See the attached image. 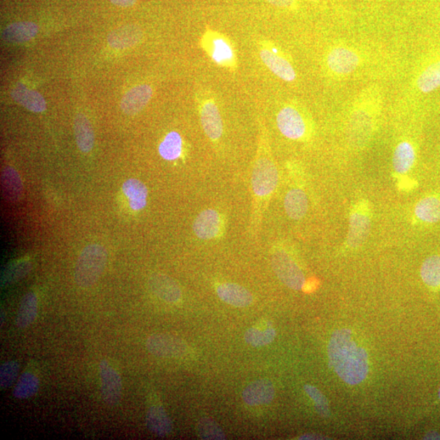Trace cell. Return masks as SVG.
Here are the masks:
<instances>
[{
  "label": "cell",
  "instance_id": "1",
  "mask_svg": "<svg viewBox=\"0 0 440 440\" xmlns=\"http://www.w3.org/2000/svg\"><path fill=\"white\" fill-rule=\"evenodd\" d=\"M278 183L279 172L269 145L267 128L261 123L251 176L253 203L250 229L252 236L259 233L263 214Z\"/></svg>",
  "mask_w": 440,
  "mask_h": 440
},
{
  "label": "cell",
  "instance_id": "2",
  "mask_svg": "<svg viewBox=\"0 0 440 440\" xmlns=\"http://www.w3.org/2000/svg\"><path fill=\"white\" fill-rule=\"evenodd\" d=\"M329 362L340 379L349 385H358L369 374V355L358 347L348 329L336 330L328 347Z\"/></svg>",
  "mask_w": 440,
  "mask_h": 440
},
{
  "label": "cell",
  "instance_id": "3",
  "mask_svg": "<svg viewBox=\"0 0 440 440\" xmlns=\"http://www.w3.org/2000/svg\"><path fill=\"white\" fill-rule=\"evenodd\" d=\"M199 46L214 64L231 73L238 70L234 44L224 33L206 26L199 39Z\"/></svg>",
  "mask_w": 440,
  "mask_h": 440
},
{
  "label": "cell",
  "instance_id": "4",
  "mask_svg": "<svg viewBox=\"0 0 440 440\" xmlns=\"http://www.w3.org/2000/svg\"><path fill=\"white\" fill-rule=\"evenodd\" d=\"M108 261L105 247L98 244L86 246L78 257L75 269L76 284L87 289L97 283Z\"/></svg>",
  "mask_w": 440,
  "mask_h": 440
},
{
  "label": "cell",
  "instance_id": "5",
  "mask_svg": "<svg viewBox=\"0 0 440 440\" xmlns=\"http://www.w3.org/2000/svg\"><path fill=\"white\" fill-rule=\"evenodd\" d=\"M197 105L203 132L213 144L219 143L223 137L224 124L216 98L211 90L199 88Z\"/></svg>",
  "mask_w": 440,
  "mask_h": 440
},
{
  "label": "cell",
  "instance_id": "6",
  "mask_svg": "<svg viewBox=\"0 0 440 440\" xmlns=\"http://www.w3.org/2000/svg\"><path fill=\"white\" fill-rule=\"evenodd\" d=\"M374 99H361L352 110L349 120V137L357 146H362L368 142L374 128L377 106Z\"/></svg>",
  "mask_w": 440,
  "mask_h": 440
},
{
  "label": "cell",
  "instance_id": "7",
  "mask_svg": "<svg viewBox=\"0 0 440 440\" xmlns=\"http://www.w3.org/2000/svg\"><path fill=\"white\" fill-rule=\"evenodd\" d=\"M276 125L285 137L292 140H306L311 133V122L296 105L287 104L276 115Z\"/></svg>",
  "mask_w": 440,
  "mask_h": 440
},
{
  "label": "cell",
  "instance_id": "8",
  "mask_svg": "<svg viewBox=\"0 0 440 440\" xmlns=\"http://www.w3.org/2000/svg\"><path fill=\"white\" fill-rule=\"evenodd\" d=\"M273 271L282 283L293 290H302L306 283L305 276L290 253L281 246H276L272 253Z\"/></svg>",
  "mask_w": 440,
  "mask_h": 440
},
{
  "label": "cell",
  "instance_id": "9",
  "mask_svg": "<svg viewBox=\"0 0 440 440\" xmlns=\"http://www.w3.org/2000/svg\"><path fill=\"white\" fill-rule=\"evenodd\" d=\"M258 50L263 63L276 76L288 83L295 80L296 72L295 68L273 43L267 41V39L259 41L258 42Z\"/></svg>",
  "mask_w": 440,
  "mask_h": 440
},
{
  "label": "cell",
  "instance_id": "10",
  "mask_svg": "<svg viewBox=\"0 0 440 440\" xmlns=\"http://www.w3.org/2000/svg\"><path fill=\"white\" fill-rule=\"evenodd\" d=\"M372 224L371 209L366 201H360L353 206L349 217L347 244L352 249H357L368 238Z\"/></svg>",
  "mask_w": 440,
  "mask_h": 440
},
{
  "label": "cell",
  "instance_id": "11",
  "mask_svg": "<svg viewBox=\"0 0 440 440\" xmlns=\"http://www.w3.org/2000/svg\"><path fill=\"white\" fill-rule=\"evenodd\" d=\"M226 219L216 209L203 210L196 217L193 224L194 233L197 239L203 241L216 240L225 233Z\"/></svg>",
  "mask_w": 440,
  "mask_h": 440
},
{
  "label": "cell",
  "instance_id": "12",
  "mask_svg": "<svg viewBox=\"0 0 440 440\" xmlns=\"http://www.w3.org/2000/svg\"><path fill=\"white\" fill-rule=\"evenodd\" d=\"M148 351L159 357H180L187 353L188 346L182 338L169 335H153L146 342Z\"/></svg>",
  "mask_w": 440,
  "mask_h": 440
},
{
  "label": "cell",
  "instance_id": "13",
  "mask_svg": "<svg viewBox=\"0 0 440 440\" xmlns=\"http://www.w3.org/2000/svg\"><path fill=\"white\" fill-rule=\"evenodd\" d=\"M326 64L335 75H348L360 64V56L353 49L338 46L332 48L327 55Z\"/></svg>",
  "mask_w": 440,
  "mask_h": 440
},
{
  "label": "cell",
  "instance_id": "14",
  "mask_svg": "<svg viewBox=\"0 0 440 440\" xmlns=\"http://www.w3.org/2000/svg\"><path fill=\"white\" fill-rule=\"evenodd\" d=\"M100 376L101 393L105 403L117 404L122 397V383L120 375L108 361L103 360L100 364Z\"/></svg>",
  "mask_w": 440,
  "mask_h": 440
},
{
  "label": "cell",
  "instance_id": "15",
  "mask_svg": "<svg viewBox=\"0 0 440 440\" xmlns=\"http://www.w3.org/2000/svg\"><path fill=\"white\" fill-rule=\"evenodd\" d=\"M149 286L151 291L162 301L177 303L182 300V290L170 276L162 273L153 274L150 276Z\"/></svg>",
  "mask_w": 440,
  "mask_h": 440
},
{
  "label": "cell",
  "instance_id": "16",
  "mask_svg": "<svg viewBox=\"0 0 440 440\" xmlns=\"http://www.w3.org/2000/svg\"><path fill=\"white\" fill-rule=\"evenodd\" d=\"M153 89L147 84L135 86L128 91L121 100V109L127 115H137L148 105Z\"/></svg>",
  "mask_w": 440,
  "mask_h": 440
},
{
  "label": "cell",
  "instance_id": "17",
  "mask_svg": "<svg viewBox=\"0 0 440 440\" xmlns=\"http://www.w3.org/2000/svg\"><path fill=\"white\" fill-rule=\"evenodd\" d=\"M275 397V388L272 382L259 379L251 383L242 392L244 402L251 406L268 404Z\"/></svg>",
  "mask_w": 440,
  "mask_h": 440
},
{
  "label": "cell",
  "instance_id": "18",
  "mask_svg": "<svg viewBox=\"0 0 440 440\" xmlns=\"http://www.w3.org/2000/svg\"><path fill=\"white\" fill-rule=\"evenodd\" d=\"M216 293L220 300L236 308L250 306L253 301L252 293L245 287L229 282L218 285Z\"/></svg>",
  "mask_w": 440,
  "mask_h": 440
},
{
  "label": "cell",
  "instance_id": "19",
  "mask_svg": "<svg viewBox=\"0 0 440 440\" xmlns=\"http://www.w3.org/2000/svg\"><path fill=\"white\" fill-rule=\"evenodd\" d=\"M308 206V197L303 189L293 188L287 192L284 199V207L290 219H302L306 216Z\"/></svg>",
  "mask_w": 440,
  "mask_h": 440
},
{
  "label": "cell",
  "instance_id": "20",
  "mask_svg": "<svg viewBox=\"0 0 440 440\" xmlns=\"http://www.w3.org/2000/svg\"><path fill=\"white\" fill-rule=\"evenodd\" d=\"M143 33L135 26H125L112 31L107 41L112 48L125 49L135 46L142 39Z\"/></svg>",
  "mask_w": 440,
  "mask_h": 440
},
{
  "label": "cell",
  "instance_id": "21",
  "mask_svg": "<svg viewBox=\"0 0 440 440\" xmlns=\"http://www.w3.org/2000/svg\"><path fill=\"white\" fill-rule=\"evenodd\" d=\"M16 103L31 112H41L46 110V103L41 93L26 88L24 84H16L11 93Z\"/></svg>",
  "mask_w": 440,
  "mask_h": 440
},
{
  "label": "cell",
  "instance_id": "22",
  "mask_svg": "<svg viewBox=\"0 0 440 440\" xmlns=\"http://www.w3.org/2000/svg\"><path fill=\"white\" fill-rule=\"evenodd\" d=\"M146 424L157 436L165 437L172 431V420L162 406H153L147 412Z\"/></svg>",
  "mask_w": 440,
  "mask_h": 440
},
{
  "label": "cell",
  "instance_id": "23",
  "mask_svg": "<svg viewBox=\"0 0 440 440\" xmlns=\"http://www.w3.org/2000/svg\"><path fill=\"white\" fill-rule=\"evenodd\" d=\"M73 129L78 149L88 154L93 149L95 135L91 122L83 114H78L73 122Z\"/></svg>",
  "mask_w": 440,
  "mask_h": 440
},
{
  "label": "cell",
  "instance_id": "24",
  "mask_svg": "<svg viewBox=\"0 0 440 440\" xmlns=\"http://www.w3.org/2000/svg\"><path fill=\"white\" fill-rule=\"evenodd\" d=\"M122 191L132 210H143L146 206L149 192L142 182L137 179H129L122 184Z\"/></svg>",
  "mask_w": 440,
  "mask_h": 440
},
{
  "label": "cell",
  "instance_id": "25",
  "mask_svg": "<svg viewBox=\"0 0 440 440\" xmlns=\"http://www.w3.org/2000/svg\"><path fill=\"white\" fill-rule=\"evenodd\" d=\"M1 180L5 199L14 203L20 201L23 194V184L19 172L13 167H6L3 170Z\"/></svg>",
  "mask_w": 440,
  "mask_h": 440
},
{
  "label": "cell",
  "instance_id": "26",
  "mask_svg": "<svg viewBox=\"0 0 440 440\" xmlns=\"http://www.w3.org/2000/svg\"><path fill=\"white\" fill-rule=\"evenodd\" d=\"M416 153L413 145L409 141H402L394 150L392 164L394 172L399 174L408 173L413 168Z\"/></svg>",
  "mask_w": 440,
  "mask_h": 440
},
{
  "label": "cell",
  "instance_id": "27",
  "mask_svg": "<svg viewBox=\"0 0 440 440\" xmlns=\"http://www.w3.org/2000/svg\"><path fill=\"white\" fill-rule=\"evenodd\" d=\"M38 26L33 22H18L5 28L2 36L4 41L20 43L31 41L38 33Z\"/></svg>",
  "mask_w": 440,
  "mask_h": 440
},
{
  "label": "cell",
  "instance_id": "28",
  "mask_svg": "<svg viewBox=\"0 0 440 440\" xmlns=\"http://www.w3.org/2000/svg\"><path fill=\"white\" fill-rule=\"evenodd\" d=\"M414 214L422 223L436 224L440 221V199L427 196L417 203Z\"/></svg>",
  "mask_w": 440,
  "mask_h": 440
},
{
  "label": "cell",
  "instance_id": "29",
  "mask_svg": "<svg viewBox=\"0 0 440 440\" xmlns=\"http://www.w3.org/2000/svg\"><path fill=\"white\" fill-rule=\"evenodd\" d=\"M38 300L35 293L29 292L22 298L16 318V325L20 329L27 328L36 319Z\"/></svg>",
  "mask_w": 440,
  "mask_h": 440
},
{
  "label": "cell",
  "instance_id": "30",
  "mask_svg": "<svg viewBox=\"0 0 440 440\" xmlns=\"http://www.w3.org/2000/svg\"><path fill=\"white\" fill-rule=\"evenodd\" d=\"M417 86L423 93H431L440 88V61L434 62L420 73Z\"/></svg>",
  "mask_w": 440,
  "mask_h": 440
},
{
  "label": "cell",
  "instance_id": "31",
  "mask_svg": "<svg viewBox=\"0 0 440 440\" xmlns=\"http://www.w3.org/2000/svg\"><path fill=\"white\" fill-rule=\"evenodd\" d=\"M183 140L177 132L168 133L159 145V154L162 159L173 161L182 154Z\"/></svg>",
  "mask_w": 440,
  "mask_h": 440
},
{
  "label": "cell",
  "instance_id": "32",
  "mask_svg": "<svg viewBox=\"0 0 440 440\" xmlns=\"http://www.w3.org/2000/svg\"><path fill=\"white\" fill-rule=\"evenodd\" d=\"M421 276L427 286L434 289L440 287V256H431L423 262Z\"/></svg>",
  "mask_w": 440,
  "mask_h": 440
},
{
  "label": "cell",
  "instance_id": "33",
  "mask_svg": "<svg viewBox=\"0 0 440 440\" xmlns=\"http://www.w3.org/2000/svg\"><path fill=\"white\" fill-rule=\"evenodd\" d=\"M276 332L272 325L268 323L266 327L261 329L253 327L248 330L245 334V340L253 347H263L274 340Z\"/></svg>",
  "mask_w": 440,
  "mask_h": 440
},
{
  "label": "cell",
  "instance_id": "34",
  "mask_svg": "<svg viewBox=\"0 0 440 440\" xmlns=\"http://www.w3.org/2000/svg\"><path fill=\"white\" fill-rule=\"evenodd\" d=\"M38 377L31 373L22 374L14 388V396L18 399H28L36 394L38 390Z\"/></svg>",
  "mask_w": 440,
  "mask_h": 440
},
{
  "label": "cell",
  "instance_id": "35",
  "mask_svg": "<svg viewBox=\"0 0 440 440\" xmlns=\"http://www.w3.org/2000/svg\"><path fill=\"white\" fill-rule=\"evenodd\" d=\"M31 264L28 261H21L11 265L5 269L1 278L2 286H6L25 278L30 273Z\"/></svg>",
  "mask_w": 440,
  "mask_h": 440
},
{
  "label": "cell",
  "instance_id": "36",
  "mask_svg": "<svg viewBox=\"0 0 440 440\" xmlns=\"http://www.w3.org/2000/svg\"><path fill=\"white\" fill-rule=\"evenodd\" d=\"M197 432L201 439H225L226 436L217 423L208 417L202 419L197 424Z\"/></svg>",
  "mask_w": 440,
  "mask_h": 440
},
{
  "label": "cell",
  "instance_id": "37",
  "mask_svg": "<svg viewBox=\"0 0 440 440\" xmlns=\"http://www.w3.org/2000/svg\"><path fill=\"white\" fill-rule=\"evenodd\" d=\"M304 390H305L308 396L313 399L318 414L323 417H329L330 416L329 403L324 394L317 387L312 385L304 386Z\"/></svg>",
  "mask_w": 440,
  "mask_h": 440
},
{
  "label": "cell",
  "instance_id": "38",
  "mask_svg": "<svg viewBox=\"0 0 440 440\" xmlns=\"http://www.w3.org/2000/svg\"><path fill=\"white\" fill-rule=\"evenodd\" d=\"M19 365L16 361L11 360L5 362L0 368V387L7 389L14 384L18 377Z\"/></svg>",
  "mask_w": 440,
  "mask_h": 440
},
{
  "label": "cell",
  "instance_id": "39",
  "mask_svg": "<svg viewBox=\"0 0 440 440\" xmlns=\"http://www.w3.org/2000/svg\"><path fill=\"white\" fill-rule=\"evenodd\" d=\"M267 1L280 9L289 10L297 9V0H267Z\"/></svg>",
  "mask_w": 440,
  "mask_h": 440
},
{
  "label": "cell",
  "instance_id": "40",
  "mask_svg": "<svg viewBox=\"0 0 440 440\" xmlns=\"http://www.w3.org/2000/svg\"><path fill=\"white\" fill-rule=\"evenodd\" d=\"M112 4L117 5V6L121 7H129L132 6L137 0H111Z\"/></svg>",
  "mask_w": 440,
  "mask_h": 440
},
{
  "label": "cell",
  "instance_id": "41",
  "mask_svg": "<svg viewBox=\"0 0 440 440\" xmlns=\"http://www.w3.org/2000/svg\"><path fill=\"white\" fill-rule=\"evenodd\" d=\"M325 437L318 434H306L302 436L300 439H325Z\"/></svg>",
  "mask_w": 440,
  "mask_h": 440
},
{
  "label": "cell",
  "instance_id": "42",
  "mask_svg": "<svg viewBox=\"0 0 440 440\" xmlns=\"http://www.w3.org/2000/svg\"><path fill=\"white\" fill-rule=\"evenodd\" d=\"M424 439H440V434L436 431H430L426 434Z\"/></svg>",
  "mask_w": 440,
  "mask_h": 440
},
{
  "label": "cell",
  "instance_id": "43",
  "mask_svg": "<svg viewBox=\"0 0 440 440\" xmlns=\"http://www.w3.org/2000/svg\"><path fill=\"white\" fill-rule=\"evenodd\" d=\"M4 321V312H1V325H3Z\"/></svg>",
  "mask_w": 440,
  "mask_h": 440
},
{
  "label": "cell",
  "instance_id": "44",
  "mask_svg": "<svg viewBox=\"0 0 440 440\" xmlns=\"http://www.w3.org/2000/svg\"><path fill=\"white\" fill-rule=\"evenodd\" d=\"M310 1L317 2V1H320V0H310Z\"/></svg>",
  "mask_w": 440,
  "mask_h": 440
},
{
  "label": "cell",
  "instance_id": "45",
  "mask_svg": "<svg viewBox=\"0 0 440 440\" xmlns=\"http://www.w3.org/2000/svg\"><path fill=\"white\" fill-rule=\"evenodd\" d=\"M439 398L440 399V387H439Z\"/></svg>",
  "mask_w": 440,
  "mask_h": 440
}]
</instances>
